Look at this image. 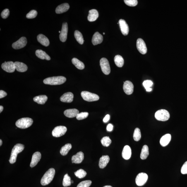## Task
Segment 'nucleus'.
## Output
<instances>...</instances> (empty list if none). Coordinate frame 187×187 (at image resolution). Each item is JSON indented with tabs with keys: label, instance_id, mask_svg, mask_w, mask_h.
I'll return each mask as SVG.
<instances>
[{
	"label": "nucleus",
	"instance_id": "nucleus-44",
	"mask_svg": "<svg viewBox=\"0 0 187 187\" xmlns=\"http://www.w3.org/2000/svg\"><path fill=\"white\" fill-rule=\"evenodd\" d=\"M143 85L146 89L150 88L153 85V83L150 80H146L143 82Z\"/></svg>",
	"mask_w": 187,
	"mask_h": 187
},
{
	"label": "nucleus",
	"instance_id": "nucleus-11",
	"mask_svg": "<svg viewBox=\"0 0 187 187\" xmlns=\"http://www.w3.org/2000/svg\"><path fill=\"white\" fill-rule=\"evenodd\" d=\"M27 44V39L25 37H22L18 41L12 44V47L15 49H20L24 47Z\"/></svg>",
	"mask_w": 187,
	"mask_h": 187
},
{
	"label": "nucleus",
	"instance_id": "nucleus-4",
	"mask_svg": "<svg viewBox=\"0 0 187 187\" xmlns=\"http://www.w3.org/2000/svg\"><path fill=\"white\" fill-rule=\"evenodd\" d=\"M33 123V120L30 118H22L16 122V126L18 128L24 129L31 126Z\"/></svg>",
	"mask_w": 187,
	"mask_h": 187
},
{
	"label": "nucleus",
	"instance_id": "nucleus-7",
	"mask_svg": "<svg viewBox=\"0 0 187 187\" xmlns=\"http://www.w3.org/2000/svg\"><path fill=\"white\" fill-rule=\"evenodd\" d=\"M100 65L103 73L105 75H109L111 72V69L107 59L106 58H102L100 60Z\"/></svg>",
	"mask_w": 187,
	"mask_h": 187
},
{
	"label": "nucleus",
	"instance_id": "nucleus-51",
	"mask_svg": "<svg viewBox=\"0 0 187 187\" xmlns=\"http://www.w3.org/2000/svg\"><path fill=\"white\" fill-rule=\"evenodd\" d=\"M2 141L1 139L0 140V146H1L2 145Z\"/></svg>",
	"mask_w": 187,
	"mask_h": 187
},
{
	"label": "nucleus",
	"instance_id": "nucleus-20",
	"mask_svg": "<svg viewBox=\"0 0 187 187\" xmlns=\"http://www.w3.org/2000/svg\"><path fill=\"white\" fill-rule=\"evenodd\" d=\"M99 16L98 12L97 10L92 9L89 11V14L87 19L89 21L94 22L95 21Z\"/></svg>",
	"mask_w": 187,
	"mask_h": 187
},
{
	"label": "nucleus",
	"instance_id": "nucleus-38",
	"mask_svg": "<svg viewBox=\"0 0 187 187\" xmlns=\"http://www.w3.org/2000/svg\"><path fill=\"white\" fill-rule=\"evenodd\" d=\"M74 173L75 176L80 178L84 177L87 174L86 172L83 169H79Z\"/></svg>",
	"mask_w": 187,
	"mask_h": 187
},
{
	"label": "nucleus",
	"instance_id": "nucleus-23",
	"mask_svg": "<svg viewBox=\"0 0 187 187\" xmlns=\"http://www.w3.org/2000/svg\"><path fill=\"white\" fill-rule=\"evenodd\" d=\"M131 150L129 146H125L122 152V156L126 160L129 159L131 157Z\"/></svg>",
	"mask_w": 187,
	"mask_h": 187
},
{
	"label": "nucleus",
	"instance_id": "nucleus-40",
	"mask_svg": "<svg viewBox=\"0 0 187 187\" xmlns=\"http://www.w3.org/2000/svg\"><path fill=\"white\" fill-rule=\"evenodd\" d=\"M124 2L127 5L131 7L136 6L138 3L137 0H124Z\"/></svg>",
	"mask_w": 187,
	"mask_h": 187
},
{
	"label": "nucleus",
	"instance_id": "nucleus-5",
	"mask_svg": "<svg viewBox=\"0 0 187 187\" xmlns=\"http://www.w3.org/2000/svg\"><path fill=\"white\" fill-rule=\"evenodd\" d=\"M155 117L158 120L165 121L169 119L170 114L169 112L166 110L160 109L156 112Z\"/></svg>",
	"mask_w": 187,
	"mask_h": 187
},
{
	"label": "nucleus",
	"instance_id": "nucleus-54",
	"mask_svg": "<svg viewBox=\"0 0 187 187\" xmlns=\"http://www.w3.org/2000/svg\"><path fill=\"white\" fill-rule=\"evenodd\" d=\"M59 33H61V31H59Z\"/></svg>",
	"mask_w": 187,
	"mask_h": 187
},
{
	"label": "nucleus",
	"instance_id": "nucleus-21",
	"mask_svg": "<svg viewBox=\"0 0 187 187\" xmlns=\"http://www.w3.org/2000/svg\"><path fill=\"white\" fill-rule=\"evenodd\" d=\"M79 114V111L78 109H67L64 112L65 115L69 118L76 117Z\"/></svg>",
	"mask_w": 187,
	"mask_h": 187
},
{
	"label": "nucleus",
	"instance_id": "nucleus-17",
	"mask_svg": "<svg viewBox=\"0 0 187 187\" xmlns=\"http://www.w3.org/2000/svg\"><path fill=\"white\" fill-rule=\"evenodd\" d=\"M84 159V154L83 152H79L72 157V162L73 163L80 164L83 162Z\"/></svg>",
	"mask_w": 187,
	"mask_h": 187
},
{
	"label": "nucleus",
	"instance_id": "nucleus-53",
	"mask_svg": "<svg viewBox=\"0 0 187 187\" xmlns=\"http://www.w3.org/2000/svg\"><path fill=\"white\" fill-rule=\"evenodd\" d=\"M73 183V181H72V180H71V183Z\"/></svg>",
	"mask_w": 187,
	"mask_h": 187
},
{
	"label": "nucleus",
	"instance_id": "nucleus-26",
	"mask_svg": "<svg viewBox=\"0 0 187 187\" xmlns=\"http://www.w3.org/2000/svg\"><path fill=\"white\" fill-rule=\"evenodd\" d=\"M35 54L36 56L40 59H46L47 61H50L51 59L50 56L41 50H36Z\"/></svg>",
	"mask_w": 187,
	"mask_h": 187
},
{
	"label": "nucleus",
	"instance_id": "nucleus-36",
	"mask_svg": "<svg viewBox=\"0 0 187 187\" xmlns=\"http://www.w3.org/2000/svg\"><path fill=\"white\" fill-rule=\"evenodd\" d=\"M133 138L135 141H138L140 140L141 138V133L139 129L135 128L134 132Z\"/></svg>",
	"mask_w": 187,
	"mask_h": 187
},
{
	"label": "nucleus",
	"instance_id": "nucleus-43",
	"mask_svg": "<svg viewBox=\"0 0 187 187\" xmlns=\"http://www.w3.org/2000/svg\"><path fill=\"white\" fill-rule=\"evenodd\" d=\"M10 14L9 10L8 9H5L1 12V16L3 19H6L9 16Z\"/></svg>",
	"mask_w": 187,
	"mask_h": 187
},
{
	"label": "nucleus",
	"instance_id": "nucleus-47",
	"mask_svg": "<svg viewBox=\"0 0 187 187\" xmlns=\"http://www.w3.org/2000/svg\"><path fill=\"white\" fill-rule=\"evenodd\" d=\"M106 129H107V131H112L113 129V125L111 124H109L107 125Z\"/></svg>",
	"mask_w": 187,
	"mask_h": 187
},
{
	"label": "nucleus",
	"instance_id": "nucleus-28",
	"mask_svg": "<svg viewBox=\"0 0 187 187\" xmlns=\"http://www.w3.org/2000/svg\"><path fill=\"white\" fill-rule=\"evenodd\" d=\"M171 139V135L169 134H167L160 139V143L163 147H165L167 146L170 142Z\"/></svg>",
	"mask_w": 187,
	"mask_h": 187
},
{
	"label": "nucleus",
	"instance_id": "nucleus-24",
	"mask_svg": "<svg viewBox=\"0 0 187 187\" xmlns=\"http://www.w3.org/2000/svg\"><path fill=\"white\" fill-rule=\"evenodd\" d=\"M70 6L68 3H64L58 6L56 9V12L58 14L63 13L67 11L69 9Z\"/></svg>",
	"mask_w": 187,
	"mask_h": 187
},
{
	"label": "nucleus",
	"instance_id": "nucleus-31",
	"mask_svg": "<svg viewBox=\"0 0 187 187\" xmlns=\"http://www.w3.org/2000/svg\"><path fill=\"white\" fill-rule=\"evenodd\" d=\"M149 154V148L148 146L146 145L143 146L142 147L141 153L140 154V158L144 160L147 159Z\"/></svg>",
	"mask_w": 187,
	"mask_h": 187
},
{
	"label": "nucleus",
	"instance_id": "nucleus-13",
	"mask_svg": "<svg viewBox=\"0 0 187 187\" xmlns=\"http://www.w3.org/2000/svg\"><path fill=\"white\" fill-rule=\"evenodd\" d=\"M68 32V24L67 23H64L63 24L61 33L60 34L59 38L60 40L62 42L66 41L67 37Z\"/></svg>",
	"mask_w": 187,
	"mask_h": 187
},
{
	"label": "nucleus",
	"instance_id": "nucleus-6",
	"mask_svg": "<svg viewBox=\"0 0 187 187\" xmlns=\"http://www.w3.org/2000/svg\"><path fill=\"white\" fill-rule=\"evenodd\" d=\"M81 95L84 100L88 102L97 101L99 100V96L97 94L85 91L82 92Z\"/></svg>",
	"mask_w": 187,
	"mask_h": 187
},
{
	"label": "nucleus",
	"instance_id": "nucleus-30",
	"mask_svg": "<svg viewBox=\"0 0 187 187\" xmlns=\"http://www.w3.org/2000/svg\"><path fill=\"white\" fill-rule=\"evenodd\" d=\"M72 62L73 64L79 69H83L85 68V65L84 63L76 58H73L72 60Z\"/></svg>",
	"mask_w": 187,
	"mask_h": 187
},
{
	"label": "nucleus",
	"instance_id": "nucleus-29",
	"mask_svg": "<svg viewBox=\"0 0 187 187\" xmlns=\"http://www.w3.org/2000/svg\"><path fill=\"white\" fill-rule=\"evenodd\" d=\"M48 100V97L45 95H41L37 96L33 98L34 102L39 104H44Z\"/></svg>",
	"mask_w": 187,
	"mask_h": 187
},
{
	"label": "nucleus",
	"instance_id": "nucleus-18",
	"mask_svg": "<svg viewBox=\"0 0 187 187\" xmlns=\"http://www.w3.org/2000/svg\"><path fill=\"white\" fill-rule=\"evenodd\" d=\"M73 94L71 92H67L61 96L60 100L63 102L71 103L73 102Z\"/></svg>",
	"mask_w": 187,
	"mask_h": 187
},
{
	"label": "nucleus",
	"instance_id": "nucleus-22",
	"mask_svg": "<svg viewBox=\"0 0 187 187\" xmlns=\"http://www.w3.org/2000/svg\"><path fill=\"white\" fill-rule=\"evenodd\" d=\"M38 41L43 46L48 47L49 45V40L47 37L42 34H39L37 36Z\"/></svg>",
	"mask_w": 187,
	"mask_h": 187
},
{
	"label": "nucleus",
	"instance_id": "nucleus-10",
	"mask_svg": "<svg viewBox=\"0 0 187 187\" xmlns=\"http://www.w3.org/2000/svg\"><path fill=\"white\" fill-rule=\"evenodd\" d=\"M137 47L141 54H146L147 51L146 46L145 42L142 39L139 38L137 40Z\"/></svg>",
	"mask_w": 187,
	"mask_h": 187
},
{
	"label": "nucleus",
	"instance_id": "nucleus-2",
	"mask_svg": "<svg viewBox=\"0 0 187 187\" xmlns=\"http://www.w3.org/2000/svg\"><path fill=\"white\" fill-rule=\"evenodd\" d=\"M24 146L22 144H16L12 149L11 156L9 160L10 163L13 164L16 162L18 154L23 151Z\"/></svg>",
	"mask_w": 187,
	"mask_h": 187
},
{
	"label": "nucleus",
	"instance_id": "nucleus-39",
	"mask_svg": "<svg viewBox=\"0 0 187 187\" xmlns=\"http://www.w3.org/2000/svg\"><path fill=\"white\" fill-rule=\"evenodd\" d=\"M92 184L90 180H86L81 182L78 185L77 187H89Z\"/></svg>",
	"mask_w": 187,
	"mask_h": 187
},
{
	"label": "nucleus",
	"instance_id": "nucleus-49",
	"mask_svg": "<svg viewBox=\"0 0 187 187\" xmlns=\"http://www.w3.org/2000/svg\"><path fill=\"white\" fill-rule=\"evenodd\" d=\"M3 109H4V107H3L1 105L0 106V113H1L3 111Z\"/></svg>",
	"mask_w": 187,
	"mask_h": 187
},
{
	"label": "nucleus",
	"instance_id": "nucleus-42",
	"mask_svg": "<svg viewBox=\"0 0 187 187\" xmlns=\"http://www.w3.org/2000/svg\"><path fill=\"white\" fill-rule=\"evenodd\" d=\"M88 116V113L87 112L79 113L76 116V119L78 120H82L86 119Z\"/></svg>",
	"mask_w": 187,
	"mask_h": 187
},
{
	"label": "nucleus",
	"instance_id": "nucleus-12",
	"mask_svg": "<svg viewBox=\"0 0 187 187\" xmlns=\"http://www.w3.org/2000/svg\"><path fill=\"white\" fill-rule=\"evenodd\" d=\"M1 68L5 71L8 73H12L15 71V69L14 63L13 61H5L1 65Z\"/></svg>",
	"mask_w": 187,
	"mask_h": 187
},
{
	"label": "nucleus",
	"instance_id": "nucleus-14",
	"mask_svg": "<svg viewBox=\"0 0 187 187\" xmlns=\"http://www.w3.org/2000/svg\"><path fill=\"white\" fill-rule=\"evenodd\" d=\"M134 86L133 83L130 81L124 82L123 89L124 92L127 95H131L133 92Z\"/></svg>",
	"mask_w": 187,
	"mask_h": 187
},
{
	"label": "nucleus",
	"instance_id": "nucleus-1",
	"mask_svg": "<svg viewBox=\"0 0 187 187\" xmlns=\"http://www.w3.org/2000/svg\"><path fill=\"white\" fill-rule=\"evenodd\" d=\"M66 78L62 76L50 77L45 79L44 83L46 84L55 85L62 84L65 83Z\"/></svg>",
	"mask_w": 187,
	"mask_h": 187
},
{
	"label": "nucleus",
	"instance_id": "nucleus-27",
	"mask_svg": "<svg viewBox=\"0 0 187 187\" xmlns=\"http://www.w3.org/2000/svg\"><path fill=\"white\" fill-rule=\"evenodd\" d=\"M15 69L17 71L20 72H24L27 70V67L25 63L20 62H15L14 63Z\"/></svg>",
	"mask_w": 187,
	"mask_h": 187
},
{
	"label": "nucleus",
	"instance_id": "nucleus-48",
	"mask_svg": "<svg viewBox=\"0 0 187 187\" xmlns=\"http://www.w3.org/2000/svg\"><path fill=\"white\" fill-rule=\"evenodd\" d=\"M109 119L110 116L109 114H107L106 115L105 117L104 118L103 120V121L104 122L106 123L109 120Z\"/></svg>",
	"mask_w": 187,
	"mask_h": 187
},
{
	"label": "nucleus",
	"instance_id": "nucleus-55",
	"mask_svg": "<svg viewBox=\"0 0 187 187\" xmlns=\"http://www.w3.org/2000/svg\"><path fill=\"white\" fill-rule=\"evenodd\" d=\"M103 34H105V33H103Z\"/></svg>",
	"mask_w": 187,
	"mask_h": 187
},
{
	"label": "nucleus",
	"instance_id": "nucleus-34",
	"mask_svg": "<svg viewBox=\"0 0 187 187\" xmlns=\"http://www.w3.org/2000/svg\"><path fill=\"white\" fill-rule=\"evenodd\" d=\"M74 36L75 39L79 43L81 44H83L84 42L83 37L81 33L79 31H75L74 33Z\"/></svg>",
	"mask_w": 187,
	"mask_h": 187
},
{
	"label": "nucleus",
	"instance_id": "nucleus-9",
	"mask_svg": "<svg viewBox=\"0 0 187 187\" xmlns=\"http://www.w3.org/2000/svg\"><path fill=\"white\" fill-rule=\"evenodd\" d=\"M148 176L145 173H141L139 174L135 179V182L138 186H143L146 182Z\"/></svg>",
	"mask_w": 187,
	"mask_h": 187
},
{
	"label": "nucleus",
	"instance_id": "nucleus-16",
	"mask_svg": "<svg viewBox=\"0 0 187 187\" xmlns=\"http://www.w3.org/2000/svg\"><path fill=\"white\" fill-rule=\"evenodd\" d=\"M41 157V155L40 152H37L34 153L32 156L31 162L30 166L31 167H33L37 165Z\"/></svg>",
	"mask_w": 187,
	"mask_h": 187
},
{
	"label": "nucleus",
	"instance_id": "nucleus-45",
	"mask_svg": "<svg viewBox=\"0 0 187 187\" xmlns=\"http://www.w3.org/2000/svg\"><path fill=\"white\" fill-rule=\"evenodd\" d=\"M181 172L183 174H187V161L185 162L182 166Z\"/></svg>",
	"mask_w": 187,
	"mask_h": 187
},
{
	"label": "nucleus",
	"instance_id": "nucleus-3",
	"mask_svg": "<svg viewBox=\"0 0 187 187\" xmlns=\"http://www.w3.org/2000/svg\"><path fill=\"white\" fill-rule=\"evenodd\" d=\"M55 174V170L51 168L44 174L41 181V183L43 186L49 184L52 181Z\"/></svg>",
	"mask_w": 187,
	"mask_h": 187
},
{
	"label": "nucleus",
	"instance_id": "nucleus-52",
	"mask_svg": "<svg viewBox=\"0 0 187 187\" xmlns=\"http://www.w3.org/2000/svg\"><path fill=\"white\" fill-rule=\"evenodd\" d=\"M103 187H112L111 186H110V185H106V186H104Z\"/></svg>",
	"mask_w": 187,
	"mask_h": 187
},
{
	"label": "nucleus",
	"instance_id": "nucleus-50",
	"mask_svg": "<svg viewBox=\"0 0 187 187\" xmlns=\"http://www.w3.org/2000/svg\"><path fill=\"white\" fill-rule=\"evenodd\" d=\"M147 92H151L152 90V88H149L146 89Z\"/></svg>",
	"mask_w": 187,
	"mask_h": 187
},
{
	"label": "nucleus",
	"instance_id": "nucleus-15",
	"mask_svg": "<svg viewBox=\"0 0 187 187\" xmlns=\"http://www.w3.org/2000/svg\"><path fill=\"white\" fill-rule=\"evenodd\" d=\"M119 23L122 33L123 35H128L129 32V27L126 21L124 20L120 19Z\"/></svg>",
	"mask_w": 187,
	"mask_h": 187
},
{
	"label": "nucleus",
	"instance_id": "nucleus-33",
	"mask_svg": "<svg viewBox=\"0 0 187 187\" xmlns=\"http://www.w3.org/2000/svg\"><path fill=\"white\" fill-rule=\"evenodd\" d=\"M72 148L71 144L67 143L61 148L60 153L63 156H66L68 154L69 152Z\"/></svg>",
	"mask_w": 187,
	"mask_h": 187
},
{
	"label": "nucleus",
	"instance_id": "nucleus-35",
	"mask_svg": "<svg viewBox=\"0 0 187 187\" xmlns=\"http://www.w3.org/2000/svg\"><path fill=\"white\" fill-rule=\"evenodd\" d=\"M71 180L70 176L68 174L65 175L63 178V186L67 187L70 186L71 184Z\"/></svg>",
	"mask_w": 187,
	"mask_h": 187
},
{
	"label": "nucleus",
	"instance_id": "nucleus-41",
	"mask_svg": "<svg viewBox=\"0 0 187 187\" xmlns=\"http://www.w3.org/2000/svg\"><path fill=\"white\" fill-rule=\"evenodd\" d=\"M37 12L36 10H32L27 14L26 15L27 18L28 19L35 18L37 16Z\"/></svg>",
	"mask_w": 187,
	"mask_h": 187
},
{
	"label": "nucleus",
	"instance_id": "nucleus-37",
	"mask_svg": "<svg viewBox=\"0 0 187 187\" xmlns=\"http://www.w3.org/2000/svg\"><path fill=\"white\" fill-rule=\"evenodd\" d=\"M111 140L109 137H104L101 140V142L103 146L109 147L111 143Z\"/></svg>",
	"mask_w": 187,
	"mask_h": 187
},
{
	"label": "nucleus",
	"instance_id": "nucleus-19",
	"mask_svg": "<svg viewBox=\"0 0 187 187\" xmlns=\"http://www.w3.org/2000/svg\"><path fill=\"white\" fill-rule=\"evenodd\" d=\"M103 36L98 32H96L94 34L92 39V43L94 45L101 44L103 41Z\"/></svg>",
	"mask_w": 187,
	"mask_h": 187
},
{
	"label": "nucleus",
	"instance_id": "nucleus-8",
	"mask_svg": "<svg viewBox=\"0 0 187 187\" xmlns=\"http://www.w3.org/2000/svg\"><path fill=\"white\" fill-rule=\"evenodd\" d=\"M67 131L66 126H59L56 127L52 131V135L55 137H59L64 135Z\"/></svg>",
	"mask_w": 187,
	"mask_h": 187
},
{
	"label": "nucleus",
	"instance_id": "nucleus-25",
	"mask_svg": "<svg viewBox=\"0 0 187 187\" xmlns=\"http://www.w3.org/2000/svg\"><path fill=\"white\" fill-rule=\"evenodd\" d=\"M109 156H103L99 159V166L101 169H103L106 167L109 162Z\"/></svg>",
	"mask_w": 187,
	"mask_h": 187
},
{
	"label": "nucleus",
	"instance_id": "nucleus-32",
	"mask_svg": "<svg viewBox=\"0 0 187 187\" xmlns=\"http://www.w3.org/2000/svg\"><path fill=\"white\" fill-rule=\"evenodd\" d=\"M114 61L116 65L119 67H122L124 65V59L119 55H117L115 56Z\"/></svg>",
	"mask_w": 187,
	"mask_h": 187
},
{
	"label": "nucleus",
	"instance_id": "nucleus-46",
	"mask_svg": "<svg viewBox=\"0 0 187 187\" xmlns=\"http://www.w3.org/2000/svg\"><path fill=\"white\" fill-rule=\"evenodd\" d=\"M7 95V93L4 90H0V99H2Z\"/></svg>",
	"mask_w": 187,
	"mask_h": 187
}]
</instances>
